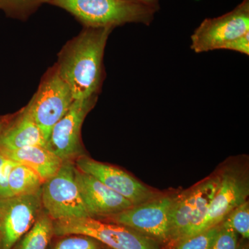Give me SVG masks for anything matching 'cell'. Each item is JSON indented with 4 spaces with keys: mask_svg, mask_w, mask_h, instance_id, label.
<instances>
[{
    "mask_svg": "<svg viewBox=\"0 0 249 249\" xmlns=\"http://www.w3.org/2000/svg\"><path fill=\"white\" fill-rule=\"evenodd\" d=\"M12 116L13 114L0 116V133H1V131L4 129V127H6V124H7L9 121L11 120Z\"/></svg>",
    "mask_w": 249,
    "mask_h": 249,
    "instance_id": "484cf974",
    "label": "cell"
},
{
    "mask_svg": "<svg viewBox=\"0 0 249 249\" xmlns=\"http://www.w3.org/2000/svg\"><path fill=\"white\" fill-rule=\"evenodd\" d=\"M75 178L89 217L103 219L133 206L129 200L76 167Z\"/></svg>",
    "mask_w": 249,
    "mask_h": 249,
    "instance_id": "4fadbf2b",
    "label": "cell"
},
{
    "mask_svg": "<svg viewBox=\"0 0 249 249\" xmlns=\"http://www.w3.org/2000/svg\"><path fill=\"white\" fill-rule=\"evenodd\" d=\"M219 229V224L196 235L186 237L173 245L171 249H211Z\"/></svg>",
    "mask_w": 249,
    "mask_h": 249,
    "instance_id": "44dd1931",
    "label": "cell"
},
{
    "mask_svg": "<svg viewBox=\"0 0 249 249\" xmlns=\"http://www.w3.org/2000/svg\"><path fill=\"white\" fill-rule=\"evenodd\" d=\"M248 32L249 0H243L227 14L204 19L191 36V48L197 53L223 49Z\"/></svg>",
    "mask_w": 249,
    "mask_h": 249,
    "instance_id": "52a82bcc",
    "label": "cell"
},
{
    "mask_svg": "<svg viewBox=\"0 0 249 249\" xmlns=\"http://www.w3.org/2000/svg\"><path fill=\"white\" fill-rule=\"evenodd\" d=\"M220 180V175L211 177L175 198L170 212V243L175 245L191 236L204 217Z\"/></svg>",
    "mask_w": 249,
    "mask_h": 249,
    "instance_id": "8992f818",
    "label": "cell"
},
{
    "mask_svg": "<svg viewBox=\"0 0 249 249\" xmlns=\"http://www.w3.org/2000/svg\"><path fill=\"white\" fill-rule=\"evenodd\" d=\"M237 249H249V247L247 245H238V247Z\"/></svg>",
    "mask_w": 249,
    "mask_h": 249,
    "instance_id": "4316f807",
    "label": "cell"
},
{
    "mask_svg": "<svg viewBox=\"0 0 249 249\" xmlns=\"http://www.w3.org/2000/svg\"><path fill=\"white\" fill-rule=\"evenodd\" d=\"M226 50L235 51L249 55V32L245 35L237 37L235 40L229 42L224 47Z\"/></svg>",
    "mask_w": 249,
    "mask_h": 249,
    "instance_id": "cb8c5ba5",
    "label": "cell"
},
{
    "mask_svg": "<svg viewBox=\"0 0 249 249\" xmlns=\"http://www.w3.org/2000/svg\"><path fill=\"white\" fill-rule=\"evenodd\" d=\"M238 234L225 224L221 223L211 249H237Z\"/></svg>",
    "mask_w": 249,
    "mask_h": 249,
    "instance_id": "7402d4cb",
    "label": "cell"
},
{
    "mask_svg": "<svg viewBox=\"0 0 249 249\" xmlns=\"http://www.w3.org/2000/svg\"><path fill=\"white\" fill-rule=\"evenodd\" d=\"M73 99L71 89L62 79L56 65L50 67L40 80L27 107L40 127L47 142L53 126L66 114Z\"/></svg>",
    "mask_w": 249,
    "mask_h": 249,
    "instance_id": "277c9868",
    "label": "cell"
},
{
    "mask_svg": "<svg viewBox=\"0 0 249 249\" xmlns=\"http://www.w3.org/2000/svg\"><path fill=\"white\" fill-rule=\"evenodd\" d=\"M106 249H111L108 248V247H106Z\"/></svg>",
    "mask_w": 249,
    "mask_h": 249,
    "instance_id": "83f0119b",
    "label": "cell"
},
{
    "mask_svg": "<svg viewBox=\"0 0 249 249\" xmlns=\"http://www.w3.org/2000/svg\"><path fill=\"white\" fill-rule=\"evenodd\" d=\"M34 145L46 147V141L25 106L13 114L0 133V150H16Z\"/></svg>",
    "mask_w": 249,
    "mask_h": 249,
    "instance_id": "5bb4252c",
    "label": "cell"
},
{
    "mask_svg": "<svg viewBox=\"0 0 249 249\" xmlns=\"http://www.w3.org/2000/svg\"><path fill=\"white\" fill-rule=\"evenodd\" d=\"M220 177V185L217 193L211 201L204 217L191 236L219 225L232 210L247 201L249 193L247 178H244L241 174L232 170L224 172Z\"/></svg>",
    "mask_w": 249,
    "mask_h": 249,
    "instance_id": "7c38bea8",
    "label": "cell"
},
{
    "mask_svg": "<svg viewBox=\"0 0 249 249\" xmlns=\"http://www.w3.org/2000/svg\"><path fill=\"white\" fill-rule=\"evenodd\" d=\"M49 0H0V10L9 17L26 20Z\"/></svg>",
    "mask_w": 249,
    "mask_h": 249,
    "instance_id": "d6986e66",
    "label": "cell"
},
{
    "mask_svg": "<svg viewBox=\"0 0 249 249\" xmlns=\"http://www.w3.org/2000/svg\"><path fill=\"white\" fill-rule=\"evenodd\" d=\"M75 170L74 162L63 161L58 171L42 184V208L53 221L89 217L80 196Z\"/></svg>",
    "mask_w": 249,
    "mask_h": 249,
    "instance_id": "5b68a950",
    "label": "cell"
},
{
    "mask_svg": "<svg viewBox=\"0 0 249 249\" xmlns=\"http://www.w3.org/2000/svg\"><path fill=\"white\" fill-rule=\"evenodd\" d=\"M53 232L55 236H89L111 249H159L157 242L131 228L92 217L53 221Z\"/></svg>",
    "mask_w": 249,
    "mask_h": 249,
    "instance_id": "3957f363",
    "label": "cell"
},
{
    "mask_svg": "<svg viewBox=\"0 0 249 249\" xmlns=\"http://www.w3.org/2000/svg\"><path fill=\"white\" fill-rule=\"evenodd\" d=\"M9 160L25 165L36 172L44 182L53 176L63 163L45 147L27 146L16 150H0Z\"/></svg>",
    "mask_w": 249,
    "mask_h": 249,
    "instance_id": "9a60e30c",
    "label": "cell"
},
{
    "mask_svg": "<svg viewBox=\"0 0 249 249\" xmlns=\"http://www.w3.org/2000/svg\"><path fill=\"white\" fill-rule=\"evenodd\" d=\"M42 211L41 191L0 199V249H12Z\"/></svg>",
    "mask_w": 249,
    "mask_h": 249,
    "instance_id": "30bf717a",
    "label": "cell"
},
{
    "mask_svg": "<svg viewBox=\"0 0 249 249\" xmlns=\"http://www.w3.org/2000/svg\"><path fill=\"white\" fill-rule=\"evenodd\" d=\"M175 199L160 196L100 220L126 226L156 242L170 243V212Z\"/></svg>",
    "mask_w": 249,
    "mask_h": 249,
    "instance_id": "ba28073f",
    "label": "cell"
},
{
    "mask_svg": "<svg viewBox=\"0 0 249 249\" xmlns=\"http://www.w3.org/2000/svg\"><path fill=\"white\" fill-rule=\"evenodd\" d=\"M126 1H132L137 4L144 5L152 9L158 11L159 0H126Z\"/></svg>",
    "mask_w": 249,
    "mask_h": 249,
    "instance_id": "d4e9b609",
    "label": "cell"
},
{
    "mask_svg": "<svg viewBox=\"0 0 249 249\" xmlns=\"http://www.w3.org/2000/svg\"><path fill=\"white\" fill-rule=\"evenodd\" d=\"M74 164L80 171L96 178L112 191L124 196L134 206L160 196L120 168L97 161L87 155L78 157L74 160Z\"/></svg>",
    "mask_w": 249,
    "mask_h": 249,
    "instance_id": "8fae6325",
    "label": "cell"
},
{
    "mask_svg": "<svg viewBox=\"0 0 249 249\" xmlns=\"http://www.w3.org/2000/svg\"><path fill=\"white\" fill-rule=\"evenodd\" d=\"M84 27L115 28L128 23L150 25L157 10L126 0H49Z\"/></svg>",
    "mask_w": 249,
    "mask_h": 249,
    "instance_id": "7a4b0ae2",
    "label": "cell"
},
{
    "mask_svg": "<svg viewBox=\"0 0 249 249\" xmlns=\"http://www.w3.org/2000/svg\"><path fill=\"white\" fill-rule=\"evenodd\" d=\"M114 28L84 27L62 47L55 64L73 99L98 96L104 80L103 57Z\"/></svg>",
    "mask_w": 249,
    "mask_h": 249,
    "instance_id": "6da1fadb",
    "label": "cell"
},
{
    "mask_svg": "<svg viewBox=\"0 0 249 249\" xmlns=\"http://www.w3.org/2000/svg\"><path fill=\"white\" fill-rule=\"evenodd\" d=\"M17 164L0 152V199L11 196L9 188V175Z\"/></svg>",
    "mask_w": 249,
    "mask_h": 249,
    "instance_id": "603a6c76",
    "label": "cell"
},
{
    "mask_svg": "<svg viewBox=\"0 0 249 249\" xmlns=\"http://www.w3.org/2000/svg\"><path fill=\"white\" fill-rule=\"evenodd\" d=\"M243 238L248 240L249 237V203L245 201L242 204L232 210L222 222Z\"/></svg>",
    "mask_w": 249,
    "mask_h": 249,
    "instance_id": "ffe728a7",
    "label": "cell"
},
{
    "mask_svg": "<svg viewBox=\"0 0 249 249\" xmlns=\"http://www.w3.org/2000/svg\"><path fill=\"white\" fill-rule=\"evenodd\" d=\"M47 249H106V246L89 236L70 234L54 235Z\"/></svg>",
    "mask_w": 249,
    "mask_h": 249,
    "instance_id": "ac0fdd59",
    "label": "cell"
},
{
    "mask_svg": "<svg viewBox=\"0 0 249 249\" xmlns=\"http://www.w3.org/2000/svg\"><path fill=\"white\" fill-rule=\"evenodd\" d=\"M53 236V220L43 210L30 230L12 249H47Z\"/></svg>",
    "mask_w": 249,
    "mask_h": 249,
    "instance_id": "2e32d148",
    "label": "cell"
},
{
    "mask_svg": "<svg viewBox=\"0 0 249 249\" xmlns=\"http://www.w3.org/2000/svg\"><path fill=\"white\" fill-rule=\"evenodd\" d=\"M43 180L25 165H15L9 175V188L11 196H27L40 192Z\"/></svg>",
    "mask_w": 249,
    "mask_h": 249,
    "instance_id": "e0dca14e",
    "label": "cell"
},
{
    "mask_svg": "<svg viewBox=\"0 0 249 249\" xmlns=\"http://www.w3.org/2000/svg\"><path fill=\"white\" fill-rule=\"evenodd\" d=\"M98 96L75 100L61 119L53 126L46 148L62 160L74 162L85 155L81 139V129L85 118L96 105Z\"/></svg>",
    "mask_w": 249,
    "mask_h": 249,
    "instance_id": "9c48e42d",
    "label": "cell"
}]
</instances>
